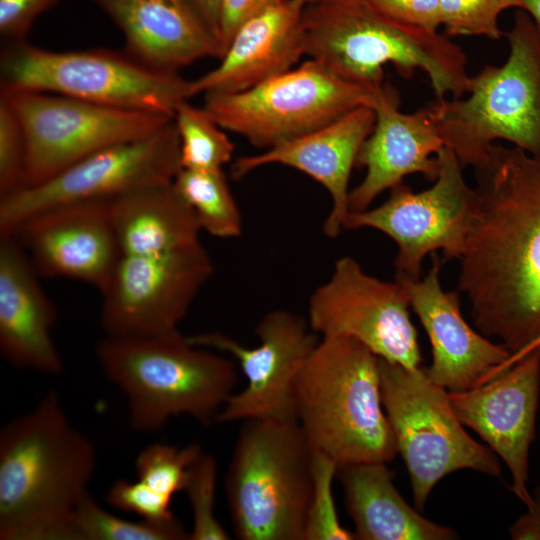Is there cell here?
<instances>
[{
	"label": "cell",
	"instance_id": "17",
	"mask_svg": "<svg viewBox=\"0 0 540 540\" xmlns=\"http://www.w3.org/2000/svg\"><path fill=\"white\" fill-rule=\"evenodd\" d=\"M448 394L462 424L504 461L513 494L532 509L529 452L540 399V346L486 383Z\"/></svg>",
	"mask_w": 540,
	"mask_h": 540
},
{
	"label": "cell",
	"instance_id": "14",
	"mask_svg": "<svg viewBox=\"0 0 540 540\" xmlns=\"http://www.w3.org/2000/svg\"><path fill=\"white\" fill-rule=\"evenodd\" d=\"M213 271L201 242L166 253L121 256L100 290L106 337L143 338L178 330Z\"/></svg>",
	"mask_w": 540,
	"mask_h": 540
},
{
	"label": "cell",
	"instance_id": "9",
	"mask_svg": "<svg viewBox=\"0 0 540 540\" xmlns=\"http://www.w3.org/2000/svg\"><path fill=\"white\" fill-rule=\"evenodd\" d=\"M378 361L384 410L418 511L424 509L436 484L450 473L470 469L500 477L496 454L468 434L448 390L431 381L425 367L408 369L381 358Z\"/></svg>",
	"mask_w": 540,
	"mask_h": 540
},
{
	"label": "cell",
	"instance_id": "39",
	"mask_svg": "<svg viewBox=\"0 0 540 540\" xmlns=\"http://www.w3.org/2000/svg\"><path fill=\"white\" fill-rule=\"evenodd\" d=\"M532 509L522 514L509 528L513 540H540V486L533 494Z\"/></svg>",
	"mask_w": 540,
	"mask_h": 540
},
{
	"label": "cell",
	"instance_id": "15",
	"mask_svg": "<svg viewBox=\"0 0 540 540\" xmlns=\"http://www.w3.org/2000/svg\"><path fill=\"white\" fill-rule=\"evenodd\" d=\"M409 308V297L399 282L380 280L354 258L344 256L311 294L307 321L321 338H352L378 358L416 369L422 357Z\"/></svg>",
	"mask_w": 540,
	"mask_h": 540
},
{
	"label": "cell",
	"instance_id": "7",
	"mask_svg": "<svg viewBox=\"0 0 540 540\" xmlns=\"http://www.w3.org/2000/svg\"><path fill=\"white\" fill-rule=\"evenodd\" d=\"M314 452L296 419L243 421L225 477L238 539L303 540Z\"/></svg>",
	"mask_w": 540,
	"mask_h": 540
},
{
	"label": "cell",
	"instance_id": "28",
	"mask_svg": "<svg viewBox=\"0 0 540 540\" xmlns=\"http://www.w3.org/2000/svg\"><path fill=\"white\" fill-rule=\"evenodd\" d=\"M173 121L180 139L182 169L222 170L231 161L234 144L203 107L184 101Z\"/></svg>",
	"mask_w": 540,
	"mask_h": 540
},
{
	"label": "cell",
	"instance_id": "26",
	"mask_svg": "<svg viewBox=\"0 0 540 540\" xmlns=\"http://www.w3.org/2000/svg\"><path fill=\"white\" fill-rule=\"evenodd\" d=\"M123 255H153L195 245L202 231L173 182L149 185L110 201Z\"/></svg>",
	"mask_w": 540,
	"mask_h": 540
},
{
	"label": "cell",
	"instance_id": "37",
	"mask_svg": "<svg viewBox=\"0 0 540 540\" xmlns=\"http://www.w3.org/2000/svg\"><path fill=\"white\" fill-rule=\"evenodd\" d=\"M57 0H0V33L9 42L25 40L35 19Z\"/></svg>",
	"mask_w": 540,
	"mask_h": 540
},
{
	"label": "cell",
	"instance_id": "8",
	"mask_svg": "<svg viewBox=\"0 0 540 540\" xmlns=\"http://www.w3.org/2000/svg\"><path fill=\"white\" fill-rule=\"evenodd\" d=\"M1 53V91H39L173 118L194 96L192 80L109 50L53 51L25 40Z\"/></svg>",
	"mask_w": 540,
	"mask_h": 540
},
{
	"label": "cell",
	"instance_id": "40",
	"mask_svg": "<svg viewBox=\"0 0 540 540\" xmlns=\"http://www.w3.org/2000/svg\"><path fill=\"white\" fill-rule=\"evenodd\" d=\"M219 42L221 0H185ZM220 44V42H219ZM221 47V46H220ZM222 52V51H221ZM222 56V55H221Z\"/></svg>",
	"mask_w": 540,
	"mask_h": 540
},
{
	"label": "cell",
	"instance_id": "13",
	"mask_svg": "<svg viewBox=\"0 0 540 540\" xmlns=\"http://www.w3.org/2000/svg\"><path fill=\"white\" fill-rule=\"evenodd\" d=\"M181 169L180 139L172 119L150 135L97 151L37 185L1 197L0 233L53 206L112 201L149 185L173 182Z\"/></svg>",
	"mask_w": 540,
	"mask_h": 540
},
{
	"label": "cell",
	"instance_id": "25",
	"mask_svg": "<svg viewBox=\"0 0 540 540\" xmlns=\"http://www.w3.org/2000/svg\"><path fill=\"white\" fill-rule=\"evenodd\" d=\"M386 464L363 462L337 469L356 539H457L454 529L425 518L404 500Z\"/></svg>",
	"mask_w": 540,
	"mask_h": 540
},
{
	"label": "cell",
	"instance_id": "10",
	"mask_svg": "<svg viewBox=\"0 0 540 540\" xmlns=\"http://www.w3.org/2000/svg\"><path fill=\"white\" fill-rule=\"evenodd\" d=\"M381 88L344 80L307 60L250 89L204 94L203 108L224 130L267 150L314 131L360 107H373Z\"/></svg>",
	"mask_w": 540,
	"mask_h": 540
},
{
	"label": "cell",
	"instance_id": "30",
	"mask_svg": "<svg viewBox=\"0 0 540 540\" xmlns=\"http://www.w3.org/2000/svg\"><path fill=\"white\" fill-rule=\"evenodd\" d=\"M216 484L217 462L202 450L188 466L182 489L192 511L188 540L230 539L215 515Z\"/></svg>",
	"mask_w": 540,
	"mask_h": 540
},
{
	"label": "cell",
	"instance_id": "2",
	"mask_svg": "<svg viewBox=\"0 0 540 540\" xmlns=\"http://www.w3.org/2000/svg\"><path fill=\"white\" fill-rule=\"evenodd\" d=\"M96 452L47 392L0 431V539L74 540V513L89 494Z\"/></svg>",
	"mask_w": 540,
	"mask_h": 540
},
{
	"label": "cell",
	"instance_id": "6",
	"mask_svg": "<svg viewBox=\"0 0 540 540\" xmlns=\"http://www.w3.org/2000/svg\"><path fill=\"white\" fill-rule=\"evenodd\" d=\"M509 54L471 76L461 97L429 105L445 147L463 167H477L498 140L540 157V39L529 14L519 9L506 34Z\"/></svg>",
	"mask_w": 540,
	"mask_h": 540
},
{
	"label": "cell",
	"instance_id": "42",
	"mask_svg": "<svg viewBox=\"0 0 540 540\" xmlns=\"http://www.w3.org/2000/svg\"><path fill=\"white\" fill-rule=\"evenodd\" d=\"M532 18L540 39V0H521V8Z\"/></svg>",
	"mask_w": 540,
	"mask_h": 540
},
{
	"label": "cell",
	"instance_id": "27",
	"mask_svg": "<svg viewBox=\"0 0 540 540\" xmlns=\"http://www.w3.org/2000/svg\"><path fill=\"white\" fill-rule=\"evenodd\" d=\"M173 185L192 208L201 230L221 239L241 235V213L223 170L181 169Z\"/></svg>",
	"mask_w": 540,
	"mask_h": 540
},
{
	"label": "cell",
	"instance_id": "24",
	"mask_svg": "<svg viewBox=\"0 0 540 540\" xmlns=\"http://www.w3.org/2000/svg\"><path fill=\"white\" fill-rule=\"evenodd\" d=\"M121 31L128 54L157 70L221 58L214 34L185 0H91Z\"/></svg>",
	"mask_w": 540,
	"mask_h": 540
},
{
	"label": "cell",
	"instance_id": "29",
	"mask_svg": "<svg viewBox=\"0 0 540 540\" xmlns=\"http://www.w3.org/2000/svg\"><path fill=\"white\" fill-rule=\"evenodd\" d=\"M72 529L74 540L189 539V532L178 519L169 523L127 520L105 510L90 494L78 505Z\"/></svg>",
	"mask_w": 540,
	"mask_h": 540
},
{
	"label": "cell",
	"instance_id": "20",
	"mask_svg": "<svg viewBox=\"0 0 540 540\" xmlns=\"http://www.w3.org/2000/svg\"><path fill=\"white\" fill-rule=\"evenodd\" d=\"M398 92L386 85L376 105L374 127L362 144L357 168L363 180L349 194L350 212L363 211L385 190L419 173L434 181L439 172L438 152L444 147L429 106L412 113L399 109Z\"/></svg>",
	"mask_w": 540,
	"mask_h": 540
},
{
	"label": "cell",
	"instance_id": "16",
	"mask_svg": "<svg viewBox=\"0 0 540 540\" xmlns=\"http://www.w3.org/2000/svg\"><path fill=\"white\" fill-rule=\"evenodd\" d=\"M256 334L259 345L253 348L219 332L187 336L194 345L231 355L247 379L245 388L228 399L215 423L296 419V378L321 337L307 320L284 309L265 314Z\"/></svg>",
	"mask_w": 540,
	"mask_h": 540
},
{
	"label": "cell",
	"instance_id": "33",
	"mask_svg": "<svg viewBox=\"0 0 540 540\" xmlns=\"http://www.w3.org/2000/svg\"><path fill=\"white\" fill-rule=\"evenodd\" d=\"M521 8V0H441L440 20L448 36L501 37L498 20L509 8Z\"/></svg>",
	"mask_w": 540,
	"mask_h": 540
},
{
	"label": "cell",
	"instance_id": "43",
	"mask_svg": "<svg viewBox=\"0 0 540 540\" xmlns=\"http://www.w3.org/2000/svg\"><path fill=\"white\" fill-rule=\"evenodd\" d=\"M305 5H308V4H311V3H314L318 0H301Z\"/></svg>",
	"mask_w": 540,
	"mask_h": 540
},
{
	"label": "cell",
	"instance_id": "3",
	"mask_svg": "<svg viewBox=\"0 0 540 540\" xmlns=\"http://www.w3.org/2000/svg\"><path fill=\"white\" fill-rule=\"evenodd\" d=\"M305 55L349 82L381 88L392 64L406 78L423 71L437 99L464 96L467 56L438 31L402 24L366 0H318L303 12Z\"/></svg>",
	"mask_w": 540,
	"mask_h": 540
},
{
	"label": "cell",
	"instance_id": "38",
	"mask_svg": "<svg viewBox=\"0 0 540 540\" xmlns=\"http://www.w3.org/2000/svg\"><path fill=\"white\" fill-rule=\"evenodd\" d=\"M283 0H221L219 42L222 56L242 25ZM221 56V57H222Z\"/></svg>",
	"mask_w": 540,
	"mask_h": 540
},
{
	"label": "cell",
	"instance_id": "35",
	"mask_svg": "<svg viewBox=\"0 0 540 540\" xmlns=\"http://www.w3.org/2000/svg\"><path fill=\"white\" fill-rule=\"evenodd\" d=\"M171 500L172 498L158 493L141 480L118 479L106 494V502L111 507L156 523L177 520L170 509Z\"/></svg>",
	"mask_w": 540,
	"mask_h": 540
},
{
	"label": "cell",
	"instance_id": "22",
	"mask_svg": "<svg viewBox=\"0 0 540 540\" xmlns=\"http://www.w3.org/2000/svg\"><path fill=\"white\" fill-rule=\"evenodd\" d=\"M17 239L0 234V352L12 365L46 375L64 369L52 339L57 311Z\"/></svg>",
	"mask_w": 540,
	"mask_h": 540
},
{
	"label": "cell",
	"instance_id": "4",
	"mask_svg": "<svg viewBox=\"0 0 540 540\" xmlns=\"http://www.w3.org/2000/svg\"><path fill=\"white\" fill-rule=\"evenodd\" d=\"M295 418L338 468L398 454L384 410L378 357L348 337L321 338L295 382Z\"/></svg>",
	"mask_w": 540,
	"mask_h": 540
},
{
	"label": "cell",
	"instance_id": "36",
	"mask_svg": "<svg viewBox=\"0 0 540 540\" xmlns=\"http://www.w3.org/2000/svg\"><path fill=\"white\" fill-rule=\"evenodd\" d=\"M383 15L402 24L438 31L441 0H366Z\"/></svg>",
	"mask_w": 540,
	"mask_h": 540
},
{
	"label": "cell",
	"instance_id": "19",
	"mask_svg": "<svg viewBox=\"0 0 540 540\" xmlns=\"http://www.w3.org/2000/svg\"><path fill=\"white\" fill-rule=\"evenodd\" d=\"M440 271L441 261L433 253L424 278L395 280L404 287L410 307L429 338L432 361L425 368L428 377L450 392L465 391L485 383L511 353L467 323L458 291L442 288Z\"/></svg>",
	"mask_w": 540,
	"mask_h": 540
},
{
	"label": "cell",
	"instance_id": "34",
	"mask_svg": "<svg viewBox=\"0 0 540 540\" xmlns=\"http://www.w3.org/2000/svg\"><path fill=\"white\" fill-rule=\"evenodd\" d=\"M25 163L23 128L11 106L0 97V198L22 187Z\"/></svg>",
	"mask_w": 540,
	"mask_h": 540
},
{
	"label": "cell",
	"instance_id": "21",
	"mask_svg": "<svg viewBox=\"0 0 540 540\" xmlns=\"http://www.w3.org/2000/svg\"><path fill=\"white\" fill-rule=\"evenodd\" d=\"M375 124L369 106L354 108L334 121L255 155L235 160L231 174L240 179L266 165L294 168L319 182L329 193L331 209L323 224L324 234L337 238L349 209V180L360 148Z\"/></svg>",
	"mask_w": 540,
	"mask_h": 540
},
{
	"label": "cell",
	"instance_id": "12",
	"mask_svg": "<svg viewBox=\"0 0 540 540\" xmlns=\"http://www.w3.org/2000/svg\"><path fill=\"white\" fill-rule=\"evenodd\" d=\"M437 157L438 176L429 188L414 192L401 183L381 205L347 216L344 230L372 228L396 243V277L419 279L424 258L437 250L444 260L459 259L473 224L475 188L451 149L444 146Z\"/></svg>",
	"mask_w": 540,
	"mask_h": 540
},
{
	"label": "cell",
	"instance_id": "5",
	"mask_svg": "<svg viewBox=\"0 0 540 540\" xmlns=\"http://www.w3.org/2000/svg\"><path fill=\"white\" fill-rule=\"evenodd\" d=\"M105 376L127 400L129 424L157 433L176 416L216 422L238 381L235 363L175 330L143 338L106 337L96 346Z\"/></svg>",
	"mask_w": 540,
	"mask_h": 540
},
{
	"label": "cell",
	"instance_id": "18",
	"mask_svg": "<svg viewBox=\"0 0 540 540\" xmlns=\"http://www.w3.org/2000/svg\"><path fill=\"white\" fill-rule=\"evenodd\" d=\"M5 233L17 239L40 277L72 279L99 291L122 256L110 201L53 206Z\"/></svg>",
	"mask_w": 540,
	"mask_h": 540
},
{
	"label": "cell",
	"instance_id": "11",
	"mask_svg": "<svg viewBox=\"0 0 540 540\" xmlns=\"http://www.w3.org/2000/svg\"><path fill=\"white\" fill-rule=\"evenodd\" d=\"M23 128V187L37 185L107 147L143 138L173 118L39 91H1Z\"/></svg>",
	"mask_w": 540,
	"mask_h": 540
},
{
	"label": "cell",
	"instance_id": "31",
	"mask_svg": "<svg viewBox=\"0 0 540 540\" xmlns=\"http://www.w3.org/2000/svg\"><path fill=\"white\" fill-rule=\"evenodd\" d=\"M337 465L327 456L314 452L313 490L307 512L303 540H353V531L342 526L333 495Z\"/></svg>",
	"mask_w": 540,
	"mask_h": 540
},
{
	"label": "cell",
	"instance_id": "1",
	"mask_svg": "<svg viewBox=\"0 0 540 540\" xmlns=\"http://www.w3.org/2000/svg\"><path fill=\"white\" fill-rule=\"evenodd\" d=\"M474 170L458 292L480 332L514 354L540 337V157L494 144Z\"/></svg>",
	"mask_w": 540,
	"mask_h": 540
},
{
	"label": "cell",
	"instance_id": "23",
	"mask_svg": "<svg viewBox=\"0 0 540 540\" xmlns=\"http://www.w3.org/2000/svg\"><path fill=\"white\" fill-rule=\"evenodd\" d=\"M301 0H283L235 33L214 69L192 80L194 96L240 92L294 67L305 56Z\"/></svg>",
	"mask_w": 540,
	"mask_h": 540
},
{
	"label": "cell",
	"instance_id": "41",
	"mask_svg": "<svg viewBox=\"0 0 540 540\" xmlns=\"http://www.w3.org/2000/svg\"><path fill=\"white\" fill-rule=\"evenodd\" d=\"M539 346H540V337L537 340H535L532 344L522 349L521 351L511 354L506 361H504L497 369H495L494 374L497 375L501 373L502 371L506 370L515 362H517L519 359H521L523 356H525L527 353L531 352L532 350H534L535 348Z\"/></svg>",
	"mask_w": 540,
	"mask_h": 540
},
{
	"label": "cell",
	"instance_id": "32",
	"mask_svg": "<svg viewBox=\"0 0 540 540\" xmlns=\"http://www.w3.org/2000/svg\"><path fill=\"white\" fill-rule=\"evenodd\" d=\"M201 451L196 443L182 448L163 443L151 444L136 458L137 478L158 493L173 498L182 491L187 468Z\"/></svg>",
	"mask_w": 540,
	"mask_h": 540
}]
</instances>
